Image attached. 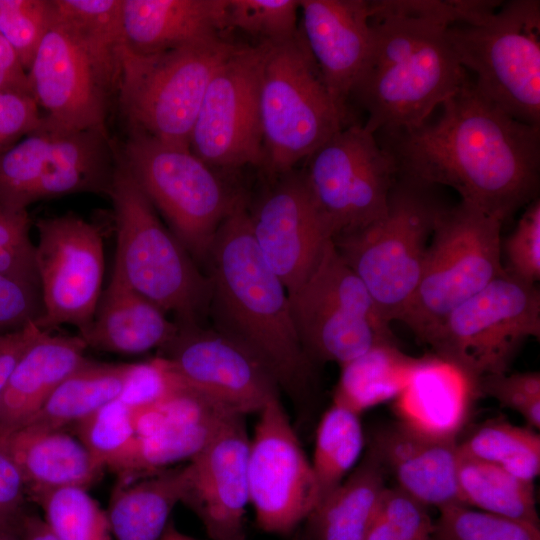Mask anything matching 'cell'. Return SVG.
Masks as SVG:
<instances>
[{"label": "cell", "mask_w": 540, "mask_h": 540, "mask_svg": "<svg viewBox=\"0 0 540 540\" xmlns=\"http://www.w3.org/2000/svg\"><path fill=\"white\" fill-rule=\"evenodd\" d=\"M417 128L376 133L397 175L447 186L503 224L539 197L540 127L485 100L469 78Z\"/></svg>", "instance_id": "1"}, {"label": "cell", "mask_w": 540, "mask_h": 540, "mask_svg": "<svg viewBox=\"0 0 540 540\" xmlns=\"http://www.w3.org/2000/svg\"><path fill=\"white\" fill-rule=\"evenodd\" d=\"M206 263L215 329L250 351L280 389L301 398L312 361L298 337L288 292L253 238L245 202L218 228Z\"/></svg>", "instance_id": "2"}, {"label": "cell", "mask_w": 540, "mask_h": 540, "mask_svg": "<svg viewBox=\"0 0 540 540\" xmlns=\"http://www.w3.org/2000/svg\"><path fill=\"white\" fill-rule=\"evenodd\" d=\"M53 22L27 78L41 127L67 134L106 129L122 46L120 0H54Z\"/></svg>", "instance_id": "3"}, {"label": "cell", "mask_w": 540, "mask_h": 540, "mask_svg": "<svg viewBox=\"0 0 540 540\" xmlns=\"http://www.w3.org/2000/svg\"><path fill=\"white\" fill-rule=\"evenodd\" d=\"M372 38L352 90L374 135L417 128L470 78L434 23L371 16Z\"/></svg>", "instance_id": "4"}, {"label": "cell", "mask_w": 540, "mask_h": 540, "mask_svg": "<svg viewBox=\"0 0 540 540\" xmlns=\"http://www.w3.org/2000/svg\"><path fill=\"white\" fill-rule=\"evenodd\" d=\"M436 188L397 175L383 217L332 239L389 323L401 321L412 300L437 217L447 206Z\"/></svg>", "instance_id": "5"}, {"label": "cell", "mask_w": 540, "mask_h": 540, "mask_svg": "<svg viewBox=\"0 0 540 540\" xmlns=\"http://www.w3.org/2000/svg\"><path fill=\"white\" fill-rule=\"evenodd\" d=\"M117 233L114 265L142 296L172 313L179 325H197L209 307L210 284L195 260L159 220L156 210L119 161L107 194Z\"/></svg>", "instance_id": "6"}, {"label": "cell", "mask_w": 540, "mask_h": 540, "mask_svg": "<svg viewBox=\"0 0 540 540\" xmlns=\"http://www.w3.org/2000/svg\"><path fill=\"white\" fill-rule=\"evenodd\" d=\"M266 172L293 170L335 133L353 123L327 90L300 33L265 44L259 87Z\"/></svg>", "instance_id": "7"}, {"label": "cell", "mask_w": 540, "mask_h": 540, "mask_svg": "<svg viewBox=\"0 0 540 540\" xmlns=\"http://www.w3.org/2000/svg\"><path fill=\"white\" fill-rule=\"evenodd\" d=\"M238 46L222 36L152 55L122 45L116 91L130 130L190 147L208 85Z\"/></svg>", "instance_id": "8"}, {"label": "cell", "mask_w": 540, "mask_h": 540, "mask_svg": "<svg viewBox=\"0 0 540 540\" xmlns=\"http://www.w3.org/2000/svg\"><path fill=\"white\" fill-rule=\"evenodd\" d=\"M118 159L195 262H206L218 228L244 200L188 146L130 130Z\"/></svg>", "instance_id": "9"}, {"label": "cell", "mask_w": 540, "mask_h": 540, "mask_svg": "<svg viewBox=\"0 0 540 540\" xmlns=\"http://www.w3.org/2000/svg\"><path fill=\"white\" fill-rule=\"evenodd\" d=\"M445 35L485 100L540 127V1H502L482 21L448 27Z\"/></svg>", "instance_id": "10"}, {"label": "cell", "mask_w": 540, "mask_h": 540, "mask_svg": "<svg viewBox=\"0 0 540 540\" xmlns=\"http://www.w3.org/2000/svg\"><path fill=\"white\" fill-rule=\"evenodd\" d=\"M502 225L463 201L440 212L418 286L401 319L419 340L504 272Z\"/></svg>", "instance_id": "11"}, {"label": "cell", "mask_w": 540, "mask_h": 540, "mask_svg": "<svg viewBox=\"0 0 540 540\" xmlns=\"http://www.w3.org/2000/svg\"><path fill=\"white\" fill-rule=\"evenodd\" d=\"M529 338H540L539 288L504 270L450 311L423 342L477 391L480 379L508 372Z\"/></svg>", "instance_id": "12"}, {"label": "cell", "mask_w": 540, "mask_h": 540, "mask_svg": "<svg viewBox=\"0 0 540 540\" xmlns=\"http://www.w3.org/2000/svg\"><path fill=\"white\" fill-rule=\"evenodd\" d=\"M289 296L293 322L309 359L343 366L397 345L370 292L329 240L304 283Z\"/></svg>", "instance_id": "13"}, {"label": "cell", "mask_w": 540, "mask_h": 540, "mask_svg": "<svg viewBox=\"0 0 540 540\" xmlns=\"http://www.w3.org/2000/svg\"><path fill=\"white\" fill-rule=\"evenodd\" d=\"M116 165L107 129L61 134L40 126L0 153V205L27 211L63 195H107Z\"/></svg>", "instance_id": "14"}, {"label": "cell", "mask_w": 540, "mask_h": 540, "mask_svg": "<svg viewBox=\"0 0 540 540\" xmlns=\"http://www.w3.org/2000/svg\"><path fill=\"white\" fill-rule=\"evenodd\" d=\"M306 160L302 172L332 239L385 215L397 169L362 124L345 126Z\"/></svg>", "instance_id": "15"}, {"label": "cell", "mask_w": 540, "mask_h": 540, "mask_svg": "<svg viewBox=\"0 0 540 540\" xmlns=\"http://www.w3.org/2000/svg\"><path fill=\"white\" fill-rule=\"evenodd\" d=\"M35 264L42 314L35 325L50 332L68 324L84 336L94 319L104 275L100 229L66 213L36 222Z\"/></svg>", "instance_id": "16"}, {"label": "cell", "mask_w": 540, "mask_h": 540, "mask_svg": "<svg viewBox=\"0 0 540 540\" xmlns=\"http://www.w3.org/2000/svg\"><path fill=\"white\" fill-rule=\"evenodd\" d=\"M265 44L239 45L211 79L190 136L212 168L263 167L260 72Z\"/></svg>", "instance_id": "17"}, {"label": "cell", "mask_w": 540, "mask_h": 540, "mask_svg": "<svg viewBox=\"0 0 540 540\" xmlns=\"http://www.w3.org/2000/svg\"><path fill=\"white\" fill-rule=\"evenodd\" d=\"M258 414L248 449L249 503L261 530L284 535L316 508L317 483L280 398L271 400Z\"/></svg>", "instance_id": "18"}, {"label": "cell", "mask_w": 540, "mask_h": 540, "mask_svg": "<svg viewBox=\"0 0 540 540\" xmlns=\"http://www.w3.org/2000/svg\"><path fill=\"white\" fill-rule=\"evenodd\" d=\"M160 356L177 384L232 414L259 413L279 385L245 347L218 331L179 325Z\"/></svg>", "instance_id": "19"}, {"label": "cell", "mask_w": 540, "mask_h": 540, "mask_svg": "<svg viewBox=\"0 0 540 540\" xmlns=\"http://www.w3.org/2000/svg\"><path fill=\"white\" fill-rule=\"evenodd\" d=\"M248 215L262 257L291 295L332 239L303 172L293 169L275 176Z\"/></svg>", "instance_id": "20"}, {"label": "cell", "mask_w": 540, "mask_h": 540, "mask_svg": "<svg viewBox=\"0 0 540 540\" xmlns=\"http://www.w3.org/2000/svg\"><path fill=\"white\" fill-rule=\"evenodd\" d=\"M249 441L245 417L231 415L188 461L190 476L182 503L197 515L211 540H246Z\"/></svg>", "instance_id": "21"}, {"label": "cell", "mask_w": 540, "mask_h": 540, "mask_svg": "<svg viewBox=\"0 0 540 540\" xmlns=\"http://www.w3.org/2000/svg\"><path fill=\"white\" fill-rule=\"evenodd\" d=\"M300 33L337 105L347 102L366 61L372 38L367 0H300Z\"/></svg>", "instance_id": "22"}, {"label": "cell", "mask_w": 540, "mask_h": 540, "mask_svg": "<svg viewBox=\"0 0 540 540\" xmlns=\"http://www.w3.org/2000/svg\"><path fill=\"white\" fill-rule=\"evenodd\" d=\"M369 448L394 475L397 486L425 506L462 504L457 438L432 436L397 421L376 430Z\"/></svg>", "instance_id": "23"}, {"label": "cell", "mask_w": 540, "mask_h": 540, "mask_svg": "<svg viewBox=\"0 0 540 540\" xmlns=\"http://www.w3.org/2000/svg\"><path fill=\"white\" fill-rule=\"evenodd\" d=\"M228 0H122V45L152 55L221 37Z\"/></svg>", "instance_id": "24"}, {"label": "cell", "mask_w": 540, "mask_h": 540, "mask_svg": "<svg viewBox=\"0 0 540 540\" xmlns=\"http://www.w3.org/2000/svg\"><path fill=\"white\" fill-rule=\"evenodd\" d=\"M0 452L16 466L31 500L64 487L88 489L104 471L83 443L63 429L22 426L0 432Z\"/></svg>", "instance_id": "25"}, {"label": "cell", "mask_w": 540, "mask_h": 540, "mask_svg": "<svg viewBox=\"0 0 540 540\" xmlns=\"http://www.w3.org/2000/svg\"><path fill=\"white\" fill-rule=\"evenodd\" d=\"M80 335L38 329L7 381L0 398V432L26 424L56 387L87 358Z\"/></svg>", "instance_id": "26"}, {"label": "cell", "mask_w": 540, "mask_h": 540, "mask_svg": "<svg viewBox=\"0 0 540 540\" xmlns=\"http://www.w3.org/2000/svg\"><path fill=\"white\" fill-rule=\"evenodd\" d=\"M157 305L135 291L114 265L111 280L101 293L93 322L82 336L87 347L134 355L165 346L176 334Z\"/></svg>", "instance_id": "27"}, {"label": "cell", "mask_w": 540, "mask_h": 540, "mask_svg": "<svg viewBox=\"0 0 540 540\" xmlns=\"http://www.w3.org/2000/svg\"><path fill=\"white\" fill-rule=\"evenodd\" d=\"M478 394L456 368L437 357L422 358L410 382L395 399L399 421L423 433L457 438Z\"/></svg>", "instance_id": "28"}, {"label": "cell", "mask_w": 540, "mask_h": 540, "mask_svg": "<svg viewBox=\"0 0 540 540\" xmlns=\"http://www.w3.org/2000/svg\"><path fill=\"white\" fill-rule=\"evenodd\" d=\"M189 464L131 481L120 480L106 510L114 540H161L172 510L182 503Z\"/></svg>", "instance_id": "29"}, {"label": "cell", "mask_w": 540, "mask_h": 540, "mask_svg": "<svg viewBox=\"0 0 540 540\" xmlns=\"http://www.w3.org/2000/svg\"><path fill=\"white\" fill-rule=\"evenodd\" d=\"M386 470L369 448L307 520L314 540H364L385 486Z\"/></svg>", "instance_id": "30"}, {"label": "cell", "mask_w": 540, "mask_h": 540, "mask_svg": "<svg viewBox=\"0 0 540 540\" xmlns=\"http://www.w3.org/2000/svg\"><path fill=\"white\" fill-rule=\"evenodd\" d=\"M133 363H103L86 359L51 393L23 426L61 430L118 399ZM22 427V426H21Z\"/></svg>", "instance_id": "31"}, {"label": "cell", "mask_w": 540, "mask_h": 540, "mask_svg": "<svg viewBox=\"0 0 540 540\" xmlns=\"http://www.w3.org/2000/svg\"><path fill=\"white\" fill-rule=\"evenodd\" d=\"M421 360L404 354L397 345L375 348L341 366L333 402L361 415L365 410L395 400Z\"/></svg>", "instance_id": "32"}, {"label": "cell", "mask_w": 540, "mask_h": 540, "mask_svg": "<svg viewBox=\"0 0 540 540\" xmlns=\"http://www.w3.org/2000/svg\"><path fill=\"white\" fill-rule=\"evenodd\" d=\"M457 482L463 505L539 527L534 482L460 454Z\"/></svg>", "instance_id": "33"}, {"label": "cell", "mask_w": 540, "mask_h": 540, "mask_svg": "<svg viewBox=\"0 0 540 540\" xmlns=\"http://www.w3.org/2000/svg\"><path fill=\"white\" fill-rule=\"evenodd\" d=\"M231 415L237 414L165 425L148 436H136L113 471L121 480L131 481L164 470L171 464L190 461Z\"/></svg>", "instance_id": "34"}, {"label": "cell", "mask_w": 540, "mask_h": 540, "mask_svg": "<svg viewBox=\"0 0 540 540\" xmlns=\"http://www.w3.org/2000/svg\"><path fill=\"white\" fill-rule=\"evenodd\" d=\"M363 447L360 414L333 402L318 424L311 461L318 488V504L354 469Z\"/></svg>", "instance_id": "35"}, {"label": "cell", "mask_w": 540, "mask_h": 540, "mask_svg": "<svg viewBox=\"0 0 540 540\" xmlns=\"http://www.w3.org/2000/svg\"><path fill=\"white\" fill-rule=\"evenodd\" d=\"M459 454L496 465L515 477L534 482L540 473V436L530 427L489 421L458 442Z\"/></svg>", "instance_id": "36"}, {"label": "cell", "mask_w": 540, "mask_h": 540, "mask_svg": "<svg viewBox=\"0 0 540 540\" xmlns=\"http://www.w3.org/2000/svg\"><path fill=\"white\" fill-rule=\"evenodd\" d=\"M34 501L48 528L59 540H114L106 510L80 487L40 494Z\"/></svg>", "instance_id": "37"}, {"label": "cell", "mask_w": 540, "mask_h": 540, "mask_svg": "<svg viewBox=\"0 0 540 540\" xmlns=\"http://www.w3.org/2000/svg\"><path fill=\"white\" fill-rule=\"evenodd\" d=\"M74 425L76 437L103 469L114 470L136 438L133 411L120 399Z\"/></svg>", "instance_id": "38"}, {"label": "cell", "mask_w": 540, "mask_h": 540, "mask_svg": "<svg viewBox=\"0 0 540 540\" xmlns=\"http://www.w3.org/2000/svg\"><path fill=\"white\" fill-rule=\"evenodd\" d=\"M435 540H540L529 523L455 504L439 509L433 524Z\"/></svg>", "instance_id": "39"}, {"label": "cell", "mask_w": 540, "mask_h": 540, "mask_svg": "<svg viewBox=\"0 0 540 540\" xmlns=\"http://www.w3.org/2000/svg\"><path fill=\"white\" fill-rule=\"evenodd\" d=\"M298 10L296 0H228V25L255 38L257 44H280L297 36Z\"/></svg>", "instance_id": "40"}, {"label": "cell", "mask_w": 540, "mask_h": 540, "mask_svg": "<svg viewBox=\"0 0 540 540\" xmlns=\"http://www.w3.org/2000/svg\"><path fill=\"white\" fill-rule=\"evenodd\" d=\"M55 14L54 0H0V34L28 71Z\"/></svg>", "instance_id": "41"}, {"label": "cell", "mask_w": 540, "mask_h": 540, "mask_svg": "<svg viewBox=\"0 0 540 540\" xmlns=\"http://www.w3.org/2000/svg\"><path fill=\"white\" fill-rule=\"evenodd\" d=\"M502 3L495 0H381L370 1L371 16L425 20L448 28L482 21Z\"/></svg>", "instance_id": "42"}, {"label": "cell", "mask_w": 540, "mask_h": 540, "mask_svg": "<svg viewBox=\"0 0 540 540\" xmlns=\"http://www.w3.org/2000/svg\"><path fill=\"white\" fill-rule=\"evenodd\" d=\"M504 270L512 277L534 284L540 280V198L530 202L505 240Z\"/></svg>", "instance_id": "43"}, {"label": "cell", "mask_w": 540, "mask_h": 540, "mask_svg": "<svg viewBox=\"0 0 540 540\" xmlns=\"http://www.w3.org/2000/svg\"><path fill=\"white\" fill-rule=\"evenodd\" d=\"M0 273L39 286L27 211L0 205Z\"/></svg>", "instance_id": "44"}, {"label": "cell", "mask_w": 540, "mask_h": 540, "mask_svg": "<svg viewBox=\"0 0 540 540\" xmlns=\"http://www.w3.org/2000/svg\"><path fill=\"white\" fill-rule=\"evenodd\" d=\"M477 392L520 414L528 427L540 428V373L525 371L501 373L479 380Z\"/></svg>", "instance_id": "45"}, {"label": "cell", "mask_w": 540, "mask_h": 540, "mask_svg": "<svg viewBox=\"0 0 540 540\" xmlns=\"http://www.w3.org/2000/svg\"><path fill=\"white\" fill-rule=\"evenodd\" d=\"M426 507L398 486L385 487L375 515L408 540H432L434 523Z\"/></svg>", "instance_id": "46"}, {"label": "cell", "mask_w": 540, "mask_h": 540, "mask_svg": "<svg viewBox=\"0 0 540 540\" xmlns=\"http://www.w3.org/2000/svg\"><path fill=\"white\" fill-rule=\"evenodd\" d=\"M179 388L163 359L157 357L147 362L133 363L118 399L131 410H139L158 404Z\"/></svg>", "instance_id": "47"}, {"label": "cell", "mask_w": 540, "mask_h": 540, "mask_svg": "<svg viewBox=\"0 0 540 540\" xmlns=\"http://www.w3.org/2000/svg\"><path fill=\"white\" fill-rule=\"evenodd\" d=\"M42 310L38 285L0 273V334L35 323Z\"/></svg>", "instance_id": "48"}, {"label": "cell", "mask_w": 540, "mask_h": 540, "mask_svg": "<svg viewBox=\"0 0 540 540\" xmlns=\"http://www.w3.org/2000/svg\"><path fill=\"white\" fill-rule=\"evenodd\" d=\"M42 114L28 92L0 88V153L37 130Z\"/></svg>", "instance_id": "49"}, {"label": "cell", "mask_w": 540, "mask_h": 540, "mask_svg": "<svg viewBox=\"0 0 540 540\" xmlns=\"http://www.w3.org/2000/svg\"><path fill=\"white\" fill-rule=\"evenodd\" d=\"M26 489L12 461L0 452V525L19 521L25 511Z\"/></svg>", "instance_id": "50"}, {"label": "cell", "mask_w": 540, "mask_h": 540, "mask_svg": "<svg viewBox=\"0 0 540 540\" xmlns=\"http://www.w3.org/2000/svg\"><path fill=\"white\" fill-rule=\"evenodd\" d=\"M38 329L31 323L21 330L0 334V398L13 368Z\"/></svg>", "instance_id": "51"}, {"label": "cell", "mask_w": 540, "mask_h": 540, "mask_svg": "<svg viewBox=\"0 0 540 540\" xmlns=\"http://www.w3.org/2000/svg\"><path fill=\"white\" fill-rule=\"evenodd\" d=\"M21 540H59L38 514L26 510L19 519Z\"/></svg>", "instance_id": "52"}, {"label": "cell", "mask_w": 540, "mask_h": 540, "mask_svg": "<svg viewBox=\"0 0 540 540\" xmlns=\"http://www.w3.org/2000/svg\"><path fill=\"white\" fill-rule=\"evenodd\" d=\"M364 540H408L388 526L376 515L366 533Z\"/></svg>", "instance_id": "53"}, {"label": "cell", "mask_w": 540, "mask_h": 540, "mask_svg": "<svg viewBox=\"0 0 540 540\" xmlns=\"http://www.w3.org/2000/svg\"><path fill=\"white\" fill-rule=\"evenodd\" d=\"M0 88L19 90V91L28 92L31 94L28 80L15 77L14 75L7 72L1 65H0Z\"/></svg>", "instance_id": "54"}, {"label": "cell", "mask_w": 540, "mask_h": 540, "mask_svg": "<svg viewBox=\"0 0 540 540\" xmlns=\"http://www.w3.org/2000/svg\"><path fill=\"white\" fill-rule=\"evenodd\" d=\"M0 540H21L19 521L0 525Z\"/></svg>", "instance_id": "55"}, {"label": "cell", "mask_w": 540, "mask_h": 540, "mask_svg": "<svg viewBox=\"0 0 540 540\" xmlns=\"http://www.w3.org/2000/svg\"><path fill=\"white\" fill-rule=\"evenodd\" d=\"M161 540H197L179 531L170 520Z\"/></svg>", "instance_id": "56"}]
</instances>
